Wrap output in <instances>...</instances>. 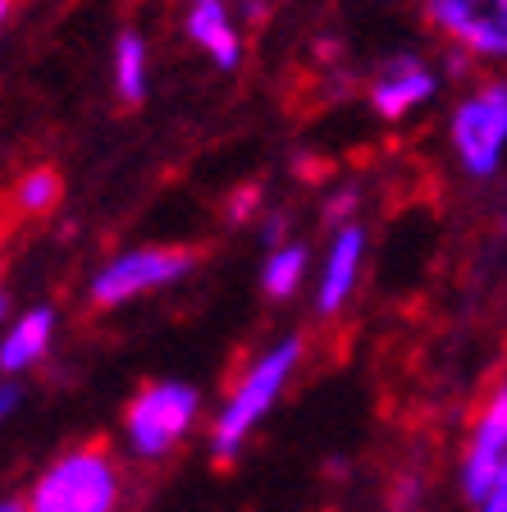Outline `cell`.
I'll list each match as a JSON object with an SVG mask.
<instances>
[{"instance_id":"14","label":"cell","mask_w":507,"mask_h":512,"mask_svg":"<svg viewBox=\"0 0 507 512\" xmlns=\"http://www.w3.org/2000/svg\"><path fill=\"white\" fill-rule=\"evenodd\" d=\"M60 192H64L60 174H55L51 165H37V170H28L19 179L14 202H19L23 215H46V211H55V206H60Z\"/></svg>"},{"instance_id":"20","label":"cell","mask_w":507,"mask_h":512,"mask_svg":"<svg viewBox=\"0 0 507 512\" xmlns=\"http://www.w3.org/2000/svg\"><path fill=\"white\" fill-rule=\"evenodd\" d=\"M197 5H211V0H197ZM220 5H224V0H220Z\"/></svg>"},{"instance_id":"9","label":"cell","mask_w":507,"mask_h":512,"mask_svg":"<svg viewBox=\"0 0 507 512\" xmlns=\"http://www.w3.org/2000/svg\"><path fill=\"white\" fill-rule=\"evenodd\" d=\"M361 252H366V234H361V224L338 229L334 247H329V256H325L320 293H316V311H320V316H334V311H343V302L352 298L357 275H361Z\"/></svg>"},{"instance_id":"21","label":"cell","mask_w":507,"mask_h":512,"mask_svg":"<svg viewBox=\"0 0 507 512\" xmlns=\"http://www.w3.org/2000/svg\"><path fill=\"white\" fill-rule=\"evenodd\" d=\"M503 480H507V467H503Z\"/></svg>"},{"instance_id":"13","label":"cell","mask_w":507,"mask_h":512,"mask_svg":"<svg viewBox=\"0 0 507 512\" xmlns=\"http://www.w3.org/2000/svg\"><path fill=\"white\" fill-rule=\"evenodd\" d=\"M302 275H307V247L288 243V247H275V252H270L261 284H265L270 298H293L297 284H302Z\"/></svg>"},{"instance_id":"8","label":"cell","mask_w":507,"mask_h":512,"mask_svg":"<svg viewBox=\"0 0 507 512\" xmlns=\"http://www.w3.org/2000/svg\"><path fill=\"white\" fill-rule=\"evenodd\" d=\"M55 339V311L51 307H28L23 316H14L5 325V339H0V371L5 380L23 375L28 366H37L51 352Z\"/></svg>"},{"instance_id":"1","label":"cell","mask_w":507,"mask_h":512,"mask_svg":"<svg viewBox=\"0 0 507 512\" xmlns=\"http://www.w3.org/2000/svg\"><path fill=\"white\" fill-rule=\"evenodd\" d=\"M297 362H302V339H284L270 352H261V357L238 375V384L229 389V398H224V407L215 412V426H211V458L220 462V467H229L247 448V439L256 435V426L275 412V403L284 398Z\"/></svg>"},{"instance_id":"19","label":"cell","mask_w":507,"mask_h":512,"mask_svg":"<svg viewBox=\"0 0 507 512\" xmlns=\"http://www.w3.org/2000/svg\"><path fill=\"white\" fill-rule=\"evenodd\" d=\"M0 512H28V503H23V499H5V503H0Z\"/></svg>"},{"instance_id":"10","label":"cell","mask_w":507,"mask_h":512,"mask_svg":"<svg viewBox=\"0 0 507 512\" xmlns=\"http://www.w3.org/2000/svg\"><path fill=\"white\" fill-rule=\"evenodd\" d=\"M425 96H434V74L416 55H398V60L384 64V78L375 83L370 101H375V110H380L384 119H398L412 106H421Z\"/></svg>"},{"instance_id":"16","label":"cell","mask_w":507,"mask_h":512,"mask_svg":"<svg viewBox=\"0 0 507 512\" xmlns=\"http://www.w3.org/2000/svg\"><path fill=\"white\" fill-rule=\"evenodd\" d=\"M476 508H480V512H507V480H503V485H498L494 494H485V499H480Z\"/></svg>"},{"instance_id":"11","label":"cell","mask_w":507,"mask_h":512,"mask_svg":"<svg viewBox=\"0 0 507 512\" xmlns=\"http://www.w3.org/2000/svg\"><path fill=\"white\" fill-rule=\"evenodd\" d=\"M188 32H192V42L211 55L220 69H238V60H243V42H238V32H233V23H229V14H224L220 0H211V5H192Z\"/></svg>"},{"instance_id":"7","label":"cell","mask_w":507,"mask_h":512,"mask_svg":"<svg viewBox=\"0 0 507 512\" xmlns=\"http://www.w3.org/2000/svg\"><path fill=\"white\" fill-rule=\"evenodd\" d=\"M430 23L448 32L457 46L507 60V0H421Z\"/></svg>"},{"instance_id":"17","label":"cell","mask_w":507,"mask_h":512,"mask_svg":"<svg viewBox=\"0 0 507 512\" xmlns=\"http://www.w3.org/2000/svg\"><path fill=\"white\" fill-rule=\"evenodd\" d=\"M416 494H421V485H416V480H402V490H398V508L407 512L416 503Z\"/></svg>"},{"instance_id":"15","label":"cell","mask_w":507,"mask_h":512,"mask_svg":"<svg viewBox=\"0 0 507 512\" xmlns=\"http://www.w3.org/2000/svg\"><path fill=\"white\" fill-rule=\"evenodd\" d=\"M19 403H23V389L14 380H5V389H0V412L14 416V412H19Z\"/></svg>"},{"instance_id":"2","label":"cell","mask_w":507,"mask_h":512,"mask_svg":"<svg viewBox=\"0 0 507 512\" xmlns=\"http://www.w3.org/2000/svg\"><path fill=\"white\" fill-rule=\"evenodd\" d=\"M28 512H119L124 471L106 444H78L51 458L23 494Z\"/></svg>"},{"instance_id":"6","label":"cell","mask_w":507,"mask_h":512,"mask_svg":"<svg viewBox=\"0 0 507 512\" xmlns=\"http://www.w3.org/2000/svg\"><path fill=\"white\" fill-rule=\"evenodd\" d=\"M503 467H507V375L489 389V398L480 403L471 435L462 448V494L466 499H485L503 485Z\"/></svg>"},{"instance_id":"12","label":"cell","mask_w":507,"mask_h":512,"mask_svg":"<svg viewBox=\"0 0 507 512\" xmlns=\"http://www.w3.org/2000/svg\"><path fill=\"white\" fill-rule=\"evenodd\" d=\"M115 87L128 106L147 101V42L138 32H119L115 42Z\"/></svg>"},{"instance_id":"4","label":"cell","mask_w":507,"mask_h":512,"mask_svg":"<svg viewBox=\"0 0 507 512\" xmlns=\"http://www.w3.org/2000/svg\"><path fill=\"white\" fill-rule=\"evenodd\" d=\"M192 266H197V256L188 247H133L92 275V302L96 307H124L142 293L179 284Z\"/></svg>"},{"instance_id":"18","label":"cell","mask_w":507,"mask_h":512,"mask_svg":"<svg viewBox=\"0 0 507 512\" xmlns=\"http://www.w3.org/2000/svg\"><path fill=\"white\" fill-rule=\"evenodd\" d=\"M352 202H357L352 192H343V197H334V202H329V215H334V220H338V215H348V211H352Z\"/></svg>"},{"instance_id":"5","label":"cell","mask_w":507,"mask_h":512,"mask_svg":"<svg viewBox=\"0 0 507 512\" xmlns=\"http://www.w3.org/2000/svg\"><path fill=\"white\" fill-rule=\"evenodd\" d=\"M453 147L466 174L489 179L507 151V83H489L471 92L453 115Z\"/></svg>"},{"instance_id":"3","label":"cell","mask_w":507,"mask_h":512,"mask_svg":"<svg viewBox=\"0 0 507 512\" xmlns=\"http://www.w3.org/2000/svg\"><path fill=\"white\" fill-rule=\"evenodd\" d=\"M201 416V394L183 380H156L142 384L138 398L124 412V439L128 453L142 462H160L169 458L183 439L192 435Z\"/></svg>"}]
</instances>
